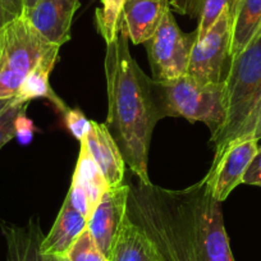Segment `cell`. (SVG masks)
Segmentation results:
<instances>
[{"label":"cell","mask_w":261,"mask_h":261,"mask_svg":"<svg viewBox=\"0 0 261 261\" xmlns=\"http://www.w3.org/2000/svg\"><path fill=\"white\" fill-rule=\"evenodd\" d=\"M14 18H17V17L11 12L7 0H0V29L13 21Z\"/></svg>","instance_id":"obj_30"},{"label":"cell","mask_w":261,"mask_h":261,"mask_svg":"<svg viewBox=\"0 0 261 261\" xmlns=\"http://www.w3.org/2000/svg\"><path fill=\"white\" fill-rule=\"evenodd\" d=\"M86 228V218L79 210L74 209L68 197H65L54 225L42 241V252L54 256L64 255Z\"/></svg>","instance_id":"obj_16"},{"label":"cell","mask_w":261,"mask_h":261,"mask_svg":"<svg viewBox=\"0 0 261 261\" xmlns=\"http://www.w3.org/2000/svg\"><path fill=\"white\" fill-rule=\"evenodd\" d=\"M169 4L170 9H174L178 13L186 14L191 18L197 19L200 0H170Z\"/></svg>","instance_id":"obj_29"},{"label":"cell","mask_w":261,"mask_h":261,"mask_svg":"<svg viewBox=\"0 0 261 261\" xmlns=\"http://www.w3.org/2000/svg\"><path fill=\"white\" fill-rule=\"evenodd\" d=\"M127 214L151 238L163 261H199L172 190L129 185Z\"/></svg>","instance_id":"obj_2"},{"label":"cell","mask_w":261,"mask_h":261,"mask_svg":"<svg viewBox=\"0 0 261 261\" xmlns=\"http://www.w3.org/2000/svg\"><path fill=\"white\" fill-rule=\"evenodd\" d=\"M63 115H64V123L67 129L81 142L90 130L91 120L87 119L81 110L76 109H68Z\"/></svg>","instance_id":"obj_24"},{"label":"cell","mask_w":261,"mask_h":261,"mask_svg":"<svg viewBox=\"0 0 261 261\" xmlns=\"http://www.w3.org/2000/svg\"><path fill=\"white\" fill-rule=\"evenodd\" d=\"M9 9L16 17H19L23 14L24 11V0H7Z\"/></svg>","instance_id":"obj_31"},{"label":"cell","mask_w":261,"mask_h":261,"mask_svg":"<svg viewBox=\"0 0 261 261\" xmlns=\"http://www.w3.org/2000/svg\"><path fill=\"white\" fill-rule=\"evenodd\" d=\"M110 261H163L151 238L125 214L109 256Z\"/></svg>","instance_id":"obj_15"},{"label":"cell","mask_w":261,"mask_h":261,"mask_svg":"<svg viewBox=\"0 0 261 261\" xmlns=\"http://www.w3.org/2000/svg\"><path fill=\"white\" fill-rule=\"evenodd\" d=\"M246 136L253 137V139H256L257 141H260L261 140V97L257 101V104H256V107L253 108L250 117L247 118L245 124H243L242 128H241L237 139L238 137H246Z\"/></svg>","instance_id":"obj_26"},{"label":"cell","mask_w":261,"mask_h":261,"mask_svg":"<svg viewBox=\"0 0 261 261\" xmlns=\"http://www.w3.org/2000/svg\"><path fill=\"white\" fill-rule=\"evenodd\" d=\"M0 228L6 238L7 261H59L58 256L42 252L45 236L37 217L31 218L26 225L2 222Z\"/></svg>","instance_id":"obj_14"},{"label":"cell","mask_w":261,"mask_h":261,"mask_svg":"<svg viewBox=\"0 0 261 261\" xmlns=\"http://www.w3.org/2000/svg\"><path fill=\"white\" fill-rule=\"evenodd\" d=\"M169 9V0H125L120 26L134 44H145L156 32Z\"/></svg>","instance_id":"obj_13"},{"label":"cell","mask_w":261,"mask_h":261,"mask_svg":"<svg viewBox=\"0 0 261 261\" xmlns=\"http://www.w3.org/2000/svg\"><path fill=\"white\" fill-rule=\"evenodd\" d=\"M242 183L261 187V146L258 147L255 156L252 158L250 165L246 169L242 178Z\"/></svg>","instance_id":"obj_28"},{"label":"cell","mask_w":261,"mask_h":261,"mask_svg":"<svg viewBox=\"0 0 261 261\" xmlns=\"http://www.w3.org/2000/svg\"><path fill=\"white\" fill-rule=\"evenodd\" d=\"M35 128L34 122L26 115V110L22 112L16 119V139L21 145H29L34 137Z\"/></svg>","instance_id":"obj_27"},{"label":"cell","mask_w":261,"mask_h":261,"mask_svg":"<svg viewBox=\"0 0 261 261\" xmlns=\"http://www.w3.org/2000/svg\"><path fill=\"white\" fill-rule=\"evenodd\" d=\"M79 8L80 0H39L23 16L47 42L62 46L71 39L72 21Z\"/></svg>","instance_id":"obj_11"},{"label":"cell","mask_w":261,"mask_h":261,"mask_svg":"<svg viewBox=\"0 0 261 261\" xmlns=\"http://www.w3.org/2000/svg\"><path fill=\"white\" fill-rule=\"evenodd\" d=\"M196 40V30L192 34L180 31L173 17L172 9H169L156 32L145 42L152 71V80L170 81L186 76L191 51Z\"/></svg>","instance_id":"obj_8"},{"label":"cell","mask_w":261,"mask_h":261,"mask_svg":"<svg viewBox=\"0 0 261 261\" xmlns=\"http://www.w3.org/2000/svg\"><path fill=\"white\" fill-rule=\"evenodd\" d=\"M236 2H237V0H229V8H230V9H232V7L234 6Z\"/></svg>","instance_id":"obj_34"},{"label":"cell","mask_w":261,"mask_h":261,"mask_svg":"<svg viewBox=\"0 0 261 261\" xmlns=\"http://www.w3.org/2000/svg\"><path fill=\"white\" fill-rule=\"evenodd\" d=\"M229 7V0H200L197 17V39L204 36L207 30L218 21L220 14Z\"/></svg>","instance_id":"obj_22"},{"label":"cell","mask_w":261,"mask_h":261,"mask_svg":"<svg viewBox=\"0 0 261 261\" xmlns=\"http://www.w3.org/2000/svg\"><path fill=\"white\" fill-rule=\"evenodd\" d=\"M232 11L228 7L202 37L196 40L187 74L201 84L225 82L232 63Z\"/></svg>","instance_id":"obj_7"},{"label":"cell","mask_w":261,"mask_h":261,"mask_svg":"<svg viewBox=\"0 0 261 261\" xmlns=\"http://www.w3.org/2000/svg\"><path fill=\"white\" fill-rule=\"evenodd\" d=\"M82 141H85L90 154L104 175L108 187H120L124 178L125 162L107 124L91 120L90 130Z\"/></svg>","instance_id":"obj_12"},{"label":"cell","mask_w":261,"mask_h":261,"mask_svg":"<svg viewBox=\"0 0 261 261\" xmlns=\"http://www.w3.org/2000/svg\"><path fill=\"white\" fill-rule=\"evenodd\" d=\"M80 144H81V147H80L79 162H77L73 178L82 186L85 192L87 193L90 205H91V209L94 212L96 205L101 200L102 195L109 187H108L104 175L95 163L94 158L90 154L85 141H81Z\"/></svg>","instance_id":"obj_19"},{"label":"cell","mask_w":261,"mask_h":261,"mask_svg":"<svg viewBox=\"0 0 261 261\" xmlns=\"http://www.w3.org/2000/svg\"><path fill=\"white\" fill-rule=\"evenodd\" d=\"M258 149V141L251 136L238 137L213 159L212 168L205 175L210 195L223 202L238 185Z\"/></svg>","instance_id":"obj_9"},{"label":"cell","mask_w":261,"mask_h":261,"mask_svg":"<svg viewBox=\"0 0 261 261\" xmlns=\"http://www.w3.org/2000/svg\"><path fill=\"white\" fill-rule=\"evenodd\" d=\"M58 257L59 261H110L96 245L87 228L77 238L71 248L64 255Z\"/></svg>","instance_id":"obj_21"},{"label":"cell","mask_w":261,"mask_h":261,"mask_svg":"<svg viewBox=\"0 0 261 261\" xmlns=\"http://www.w3.org/2000/svg\"><path fill=\"white\" fill-rule=\"evenodd\" d=\"M27 107L29 102H19L14 99L9 107L0 113V149L16 137V119Z\"/></svg>","instance_id":"obj_23"},{"label":"cell","mask_w":261,"mask_h":261,"mask_svg":"<svg viewBox=\"0 0 261 261\" xmlns=\"http://www.w3.org/2000/svg\"><path fill=\"white\" fill-rule=\"evenodd\" d=\"M261 97V29L250 44L232 58L225 80L227 118L214 140L215 156L237 139L241 128Z\"/></svg>","instance_id":"obj_5"},{"label":"cell","mask_w":261,"mask_h":261,"mask_svg":"<svg viewBox=\"0 0 261 261\" xmlns=\"http://www.w3.org/2000/svg\"><path fill=\"white\" fill-rule=\"evenodd\" d=\"M22 14L0 29V99H11L45 58L59 54Z\"/></svg>","instance_id":"obj_6"},{"label":"cell","mask_w":261,"mask_h":261,"mask_svg":"<svg viewBox=\"0 0 261 261\" xmlns=\"http://www.w3.org/2000/svg\"><path fill=\"white\" fill-rule=\"evenodd\" d=\"M125 0H101L102 7L96 9V26L107 44L114 41L119 34L120 14Z\"/></svg>","instance_id":"obj_20"},{"label":"cell","mask_w":261,"mask_h":261,"mask_svg":"<svg viewBox=\"0 0 261 261\" xmlns=\"http://www.w3.org/2000/svg\"><path fill=\"white\" fill-rule=\"evenodd\" d=\"M199 261H236L229 246L222 202L210 195L205 179L185 190H172Z\"/></svg>","instance_id":"obj_4"},{"label":"cell","mask_w":261,"mask_h":261,"mask_svg":"<svg viewBox=\"0 0 261 261\" xmlns=\"http://www.w3.org/2000/svg\"><path fill=\"white\" fill-rule=\"evenodd\" d=\"M59 54H53L45 58L40 64L36 65V68L32 69L29 76L23 80L18 92L14 96V99L19 102H30L31 100L37 99V97H44L49 100L50 102L55 105L60 113L64 114L69 109L64 104L62 99L53 91L49 82V76L54 68Z\"/></svg>","instance_id":"obj_17"},{"label":"cell","mask_w":261,"mask_h":261,"mask_svg":"<svg viewBox=\"0 0 261 261\" xmlns=\"http://www.w3.org/2000/svg\"><path fill=\"white\" fill-rule=\"evenodd\" d=\"M37 2H39V0H24V11H26V9L32 8V7H34Z\"/></svg>","instance_id":"obj_33"},{"label":"cell","mask_w":261,"mask_h":261,"mask_svg":"<svg viewBox=\"0 0 261 261\" xmlns=\"http://www.w3.org/2000/svg\"><path fill=\"white\" fill-rule=\"evenodd\" d=\"M152 91L160 117H183L202 122L212 132V142L220 134L227 118L225 82L201 84L191 76L170 81L152 80Z\"/></svg>","instance_id":"obj_3"},{"label":"cell","mask_w":261,"mask_h":261,"mask_svg":"<svg viewBox=\"0 0 261 261\" xmlns=\"http://www.w3.org/2000/svg\"><path fill=\"white\" fill-rule=\"evenodd\" d=\"M128 191L129 185L108 188L87 220V229L108 258L112 252L123 218L127 214Z\"/></svg>","instance_id":"obj_10"},{"label":"cell","mask_w":261,"mask_h":261,"mask_svg":"<svg viewBox=\"0 0 261 261\" xmlns=\"http://www.w3.org/2000/svg\"><path fill=\"white\" fill-rule=\"evenodd\" d=\"M122 26L114 41L107 44L105 77L108 91L107 127L119 146L125 164L142 185H150L149 151L152 132L162 119L152 80L139 67L129 51Z\"/></svg>","instance_id":"obj_1"},{"label":"cell","mask_w":261,"mask_h":261,"mask_svg":"<svg viewBox=\"0 0 261 261\" xmlns=\"http://www.w3.org/2000/svg\"><path fill=\"white\" fill-rule=\"evenodd\" d=\"M13 101L14 97H11V99H0V113L3 112L7 107H9Z\"/></svg>","instance_id":"obj_32"},{"label":"cell","mask_w":261,"mask_h":261,"mask_svg":"<svg viewBox=\"0 0 261 261\" xmlns=\"http://www.w3.org/2000/svg\"><path fill=\"white\" fill-rule=\"evenodd\" d=\"M67 197H68L71 204L74 206V209L79 210V212L89 220L90 215L92 214V209L91 205H90L89 197H87V193L85 192L82 186L80 185L74 178H72V185L71 188H69Z\"/></svg>","instance_id":"obj_25"},{"label":"cell","mask_w":261,"mask_h":261,"mask_svg":"<svg viewBox=\"0 0 261 261\" xmlns=\"http://www.w3.org/2000/svg\"><path fill=\"white\" fill-rule=\"evenodd\" d=\"M232 58L242 51L261 29V0H237L232 7Z\"/></svg>","instance_id":"obj_18"}]
</instances>
